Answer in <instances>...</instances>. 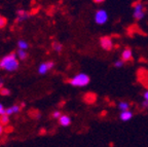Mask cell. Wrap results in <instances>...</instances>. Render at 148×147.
<instances>
[{
    "label": "cell",
    "mask_w": 148,
    "mask_h": 147,
    "mask_svg": "<svg viewBox=\"0 0 148 147\" xmlns=\"http://www.w3.org/2000/svg\"><path fill=\"white\" fill-rule=\"evenodd\" d=\"M0 68L5 71L14 72L18 70V60L16 57V54L10 53L0 60Z\"/></svg>",
    "instance_id": "6da1fadb"
},
{
    "label": "cell",
    "mask_w": 148,
    "mask_h": 147,
    "mask_svg": "<svg viewBox=\"0 0 148 147\" xmlns=\"http://www.w3.org/2000/svg\"><path fill=\"white\" fill-rule=\"evenodd\" d=\"M68 82L73 87H86L90 82V77L86 73H78L75 76H73L71 79H69Z\"/></svg>",
    "instance_id": "7a4b0ae2"
},
{
    "label": "cell",
    "mask_w": 148,
    "mask_h": 147,
    "mask_svg": "<svg viewBox=\"0 0 148 147\" xmlns=\"http://www.w3.org/2000/svg\"><path fill=\"white\" fill-rule=\"evenodd\" d=\"M133 8H134V10H133V16H134L135 20H137V21L143 20L146 14V9L143 3L138 1V2H136L134 4Z\"/></svg>",
    "instance_id": "3957f363"
},
{
    "label": "cell",
    "mask_w": 148,
    "mask_h": 147,
    "mask_svg": "<svg viewBox=\"0 0 148 147\" xmlns=\"http://www.w3.org/2000/svg\"><path fill=\"white\" fill-rule=\"evenodd\" d=\"M95 23L98 25H104L108 22V12L105 9H98L95 14Z\"/></svg>",
    "instance_id": "277c9868"
},
{
    "label": "cell",
    "mask_w": 148,
    "mask_h": 147,
    "mask_svg": "<svg viewBox=\"0 0 148 147\" xmlns=\"http://www.w3.org/2000/svg\"><path fill=\"white\" fill-rule=\"evenodd\" d=\"M100 45H101V47L103 48L104 51L110 52V51H112V48H113V46H114L113 40L109 36H103L100 38Z\"/></svg>",
    "instance_id": "5b68a950"
},
{
    "label": "cell",
    "mask_w": 148,
    "mask_h": 147,
    "mask_svg": "<svg viewBox=\"0 0 148 147\" xmlns=\"http://www.w3.org/2000/svg\"><path fill=\"white\" fill-rule=\"evenodd\" d=\"M53 66H55V62H53V61L41 63V64L39 65V68H38V73L41 74V75H43V74H45L47 71H49L51 69H53Z\"/></svg>",
    "instance_id": "8992f818"
},
{
    "label": "cell",
    "mask_w": 148,
    "mask_h": 147,
    "mask_svg": "<svg viewBox=\"0 0 148 147\" xmlns=\"http://www.w3.org/2000/svg\"><path fill=\"white\" fill-rule=\"evenodd\" d=\"M133 59V51L130 47H125L121 53V60L125 62H130Z\"/></svg>",
    "instance_id": "52a82bcc"
},
{
    "label": "cell",
    "mask_w": 148,
    "mask_h": 147,
    "mask_svg": "<svg viewBox=\"0 0 148 147\" xmlns=\"http://www.w3.org/2000/svg\"><path fill=\"white\" fill-rule=\"evenodd\" d=\"M83 101L86 104H94L97 101V95L94 94V93H86L83 96Z\"/></svg>",
    "instance_id": "ba28073f"
},
{
    "label": "cell",
    "mask_w": 148,
    "mask_h": 147,
    "mask_svg": "<svg viewBox=\"0 0 148 147\" xmlns=\"http://www.w3.org/2000/svg\"><path fill=\"white\" fill-rule=\"evenodd\" d=\"M133 112L131 110H125V111H120L119 114V118L120 120L123 122H129L133 118Z\"/></svg>",
    "instance_id": "9c48e42d"
},
{
    "label": "cell",
    "mask_w": 148,
    "mask_h": 147,
    "mask_svg": "<svg viewBox=\"0 0 148 147\" xmlns=\"http://www.w3.org/2000/svg\"><path fill=\"white\" fill-rule=\"evenodd\" d=\"M71 117L66 114H62L60 118H59V124L62 126H69L71 124Z\"/></svg>",
    "instance_id": "30bf717a"
},
{
    "label": "cell",
    "mask_w": 148,
    "mask_h": 147,
    "mask_svg": "<svg viewBox=\"0 0 148 147\" xmlns=\"http://www.w3.org/2000/svg\"><path fill=\"white\" fill-rule=\"evenodd\" d=\"M18 16H16V23H21V22H24L25 20H27L29 16H30V14L26 10H18Z\"/></svg>",
    "instance_id": "8fae6325"
},
{
    "label": "cell",
    "mask_w": 148,
    "mask_h": 147,
    "mask_svg": "<svg viewBox=\"0 0 148 147\" xmlns=\"http://www.w3.org/2000/svg\"><path fill=\"white\" fill-rule=\"evenodd\" d=\"M21 106L18 105H12V107H8V108L6 109V114L8 115H12V114H16V113H18L20 111H21Z\"/></svg>",
    "instance_id": "7c38bea8"
},
{
    "label": "cell",
    "mask_w": 148,
    "mask_h": 147,
    "mask_svg": "<svg viewBox=\"0 0 148 147\" xmlns=\"http://www.w3.org/2000/svg\"><path fill=\"white\" fill-rule=\"evenodd\" d=\"M117 107L119 108L120 111H125V110H130L131 105H130V103L127 101H120V102H118Z\"/></svg>",
    "instance_id": "4fadbf2b"
},
{
    "label": "cell",
    "mask_w": 148,
    "mask_h": 147,
    "mask_svg": "<svg viewBox=\"0 0 148 147\" xmlns=\"http://www.w3.org/2000/svg\"><path fill=\"white\" fill-rule=\"evenodd\" d=\"M16 57H18V60H26L28 57V54L26 52V49H20L18 48V51H16Z\"/></svg>",
    "instance_id": "5bb4252c"
},
{
    "label": "cell",
    "mask_w": 148,
    "mask_h": 147,
    "mask_svg": "<svg viewBox=\"0 0 148 147\" xmlns=\"http://www.w3.org/2000/svg\"><path fill=\"white\" fill-rule=\"evenodd\" d=\"M9 124V116L7 114H2L0 115V124L3 126H8Z\"/></svg>",
    "instance_id": "9a60e30c"
},
{
    "label": "cell",
    "mask_w": 148,
    "mask_h": 147,
    "mask_svg": "<svg viewBox=\"0 0 148 147\" xmlns=\"http://www.w3.org/2000/svg\"><path fill=\"white\" fill-rule=\"evenodd\" d=\"M18 47L20 48V49H27V48L29 47V44H28V42L26 41V40H24V39H20L18 41Z\"/></svg>",
    "instance_id": "2e32d148"
},
{
    "label": "cell",
    "mask_w": 148,
    "mask_h": 147,
    "mask_svg": "<svg viewBox=\"0 0 148 147\" xmlns=\"http://www.w3.org/2000/svg\"><path fill=\"white\" fill-rule=\"evenodd\" d=\"M53 49L57 52V53H61L63 51V44L58 41H55L53 43Z\"/></svg>",
    "instance_id": "e0dca14e"
},
{
    "label": "cell",
    "mask_w": 148,
    "mask_h": 147,
    "mask_svg": "<svg viewBox=\"0 0 148 147\" xmlns=\"http://www.w3.org/2000/svg\"><path fill=\"white\" fill-rule=\"evenodd\" d=\"M29 114H30V116L32 117V118H35V120H38V118H40V112L38 110H31L29 111Z\"/></svg>",
    "instance_id": "ac0fdd59"
},
{
    "label": "cell",
    "mask_w": 148,
    "mask_h": 147,
    "mask_svg": "<svg viewBox=\"0 0 148 147\" xmlns=\"http://www.w3.org/2000/svg\"><path fill=\"white\" fill-rule=\"evenodd\" d=\"M125 61L123 60H116L115 62H114V64H113V66L115 67V68H121V67H123L125 66Z\"/></svg>",
    "instance_id": "d6986e66"
},
{
    "label": "cell",
    "mask_w": 148,
    "mask_h": 147,
    "mask_svg": "<svg viewBox=\"0 0 148 147\" xmlns=\"http://www.w3.org/2000/svg\"><path fill=\"white\" fill-rule=\"evenodd\" d=\"M6 24H7L6 18H4L3 16H1V14H0V29L4 28L5 26H6Z\"/></svg>",
    "instance_id": "ffe728a7"
},
{
    "label": "cell",
    "mask_w": 148,
    "mask_h": 147,
    "mask_svg": "<svg viewBox=\"0 0 148 147\" xmlns=\"http://www.w3.org/2000/svg\"><path fill=\"white\" fill-rule=\"evenodd\" d=\"M0 95H1V96H9V95H10V91H9L8 89L2 87V89L0 90Z\"/></svg>",
    "instance_id": "44dd1931"
},
{
    "label": "cell",
    "mask_w": 148,
    "mask_h": 147,
    "mask_svg": "<svg viewBox=\"0 0 148 147\" xmlns=\"http://www.w3.org/2000/svg\"><path fill=\"white\" fill-rule=\"evenodd\" d=\"M61 115H62V112H61V111H55V112H53V114H51V117H53V118H60L61 117Z\"/></svg>",
    "instance_id": "7402d4cb"
},
{
    "label": "cell",
    "mask_w": 148,
    "mask_h": 147,
    "mask_svg": "<svg viewBox=\"0 0 148 147\" xmlns=\"http://www.w3.org/2000/svg\"><path fill=\"white\" fill-rule=\"evenodd\" d=\"M6 108H5L4 106L2 105V104L0 103V115H2V114H6Z\"/></svg>",
    "instance_id": "603a6c76"
},
{
    "label": "cell",
    "mask_w": 148,
    "mask_h": 147,
    "mask_svg": "<svg viewBox=\"0 0 148 147\" xmlns=\"http://www.w3.org/2000/svg\"><path fill=\"white\" fill-rule=\"evenodd\" d=\"M141 105H142V107H143V108L148 109V101H147V100H145V99H144L143 101H142Z\"/></svg>",
    "instance_id": "cb8c5ba5"
},
{
    "label": "cell",
    "mask_w": 148,
    "mask_h": 147,
    "mask_svg": "<svg viewBox=\"0 0 148 147\" xmlns=\"http://www.w3.org/2000/svg\"><path fill=\"white\" fill-rule=\"evenodd\" d=\"M12 130H14V129H12V126H6V128H5V129H4V132H5V133H12Z\"/></svg>",
    "instance_id": "d4e9b609"
},
{
    "label": "cell",
    "mask_w": 148,
    "mask_h": 147,
    "mask_svg": "<svg viewBox=\"0 0 148 147\" xmlns=\"http://www.w3.org/2000/svg\"><path fill=\"white\" fill-rule=\"evenodd\" d=\"M143 98H144L145 100H147V101H148V91H146V92L143 94Z\"/></svg>",
    "instance_id": "484cf974"
},
{
    "label": "cell",
    "mask_w": 148,
    "mask_h": 147,
    "mask_svg": "<svg viewBox=\"0 0 148 147\" xmlns=\"http://www.w3.org/2000/svg\"><path fill=\"white\" fill-rule=\"evenodd\" d=\"M94 2L97 3V4H100V3L105 2V0H94Z\"/></svg>",
    "instance_id": "4316f807"
},
{
    "label": "cell",
    "mask_w": 148,
    "mask_h": 147,
    "mask_svg": "<svg viewBox=\"0 0 148 147\" xmlns=\"http://www.w3.org/2000/svg\"><path fill=\"white\" fill-rule=\"evenodd\" d=\"M3 132H4V126H1V124H0V136L2 135V133Z\"/></svg>",
    "instance_id": "83f0119b"
},
{
    "label": "cell",
    "mask_w": 148,
    "mask_h": 147,
    "mask_svg": "<svg viewBox=\"0 0 148 147\" xmlns=\"http://www.w3.org/2000/svg\"><path fill=\"white\" fill-rule=\"evenodd\" d=\"M39 134H41V135H43V134H45V130L42 129V130H41V132H39Z\"/></svg>",
    "instance_id": "f1b7e54d"
},
{
    "label": "cell",
    "mask_w": 148,
    "mask_h": 147,
    "mask_svg": "<svg viewBox=\"0 0 148 147\" xmlns=\"http://www.w3.org/2000/svg\"><path fill=\"white\" fill-rule=\"evenodd\" d=\"M2 85H3V82L1 80H0V90H1V89H2Z\"/></svg>",
    "instance_id": "f546056e"
}]
</instances>
